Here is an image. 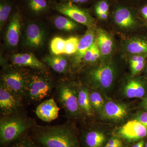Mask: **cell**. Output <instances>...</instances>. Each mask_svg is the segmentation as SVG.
I'll return each instance as SVG.
<instances>
[{"instance_id": "484cf974", "label": "cell", "mask_w": 147, "mask_h": 147, "mask_svg": "<svg viewBox=\"0 0 147 147\" xmlns=\"http://www.w3.org/2000/svg\"><path fill=\"white\" fill-rule=\"evenodd\" d=\"M55 24L57 28L66 31L73 30L77 27V25L74 21L63 16H58L55 18Z\"/></svg>"}, {"instance_id": "d6a6232c", "label": "cell", "mask_w": 147, "mask_h": 147, "mask_svg": "<svg viewBox=\"0 0 147 147\" xmlns=\"http://www.w3.org/2000/svg\"><path fill=\"white\" fill-rule=\"evenodd\" d=\"M131 119L137 120L147 127V111L136 110L131 117Z\"/></svg>"}, {"instance_id": "f35d334b", "label": "cell", "mask_w": 147, "mask_h": 147, "mask_svg": "<svg viewBox=\"0 0 147 147\" xmlns=\"http://www.w3.org/2000/svg\"><path fill=\"white\" fill-rule=\"evenodd\" d=\"M144 69L145 74H146V76H145V77H146V78H147V63H146V66H145Z\"/></svg>"}, {"instance_id": "ffe728a7", "label": "cell", "mask_w": 147, "mask_h": 147, "mask_svg": "<svg viewBox=\"0 0 147 147\" xmlns=\"http://www.w3.org/2000/svg\"><path fill=\"white\" fill-rule=\"evenodd\" d=\"M114 19L117 25L123 28H133L136 24V21L133 13L126 7L118 8L115 11Z\"/></svg>"}, {"instance_id": "60d3db41", "label": "cell", "mask_w": 147, "mask_h": 147, "mask_svg": "<svg viewBox=\"0 0 147 147\" xmlns=\"http://www.w3.org/2000/svg\"><path fill=\"white\" fill-rule=\"evenodd\" d=\"M89 0H80V3H85L87 2Z\"/></svg>"}, {"instance_id": "2e32d148", "label": "cell", "mask_w": 147, "mask_h": 147, "mask_svg": "<svg viewBox=\"0 0 147 147\" xmlns=\"http://www.w3.org/2000/svg\"><path fill=\"white\" fill-rule=\"evenodd\" d=\"M12 62L14 65L27 67L40 70L45 69L46 66L31 53H19L12 57Z\"/></svg>"}, {"instance_id": "e575fe53", "label": "cell", "mask_w": 147, "mask_h": 147, "mask_svg": "<svg viewBox=\"0 0 147 147\" xmlns=\"http://www.w3.org/2000/svg\"><path fill=\"white\" fill-rule=\"evenodd\" d=\"M137 110L147 111V95L140 100V102L137 105Z\"/></svg>"}, {"instance_id": "1f68e13d", "label": "cell", "mask_w": 147, "mask_h": 147, "mask_svg": "<svg viewBox=\"0 0 147 147\" xmlns=\"http://www.w3.org/2000/svg\"><path fill=\"white\" fill-rule=\"evenodd\" d=\"M129 145V144L113 133L105 147H128Z\"/></svg>"}, {"instance_id": "d4e9b609", "label": "cell", "mask_w": 147, "mask_h": 147, "mask_svg": "<svg viewBox=\"0 0 147 147\" xmlns=\"http://www.w3.org/2000/svg\"><path fill=\"white\" fill-rule=\"evenodd\" d=\"M100 55V51L98 47L96 40H95L91 47H90L85 54L82 62L84 61L85 63L95 65L97 64L96 62L101 57Z\"/></svg>"}, {"instance_id": "277c9868", "label": "cell", "mask_w": 147, "mask_h": 147, "mask_svg": "<svg viewBox=\"0 0 147 147\" xmlns=\"http://www.w3.org/2000/svg\"><path fill=\"white\" fill-rule=\"evenodd\" d=\"M15 114L3 116L0 120V142L2 146L16 141L29 129L34 126V121L25 116Z\"/></svg>"}, {"instance_id": "ba28073f", "label": "cell", "mask_w": 147, "mask_h": 147, "mask_svg": "<svg viewBox=\"0 0 147 147\" xmlns=\"http://www.w3.org/2000/svg\"><path fill=\"white\" fill-rule=\"evenodd\" d=\"M113 134L129 144L147 138V127L134 119L116 127Z\"/></svg>"}, {"instance_id": "83f0119b", "label": "cell", "mask_w": 147, "mask_h": 147, "mask_svg": "<svg viewBox=\"0 0 147 147\" xmlns=\"http://www.w3.org/2000/svg\"><path fill=\"white\" fill-rule=\"evenodd\" d=\"M32 137L24 134L15 141L11 147H41Z\"/></svg>"}, {"instance_id": "9c48e42d", "label": "cell", "mask_w": 147, "mask_h": 147, "mask_svg": "<svg viewBox=\"0 0 147 147\" xmlns=\"http://www.w3.org/2000/svg\"><path fill=\"white\" fill-rule=\"evenodd\" d=\"M53 83L48 76L33 74L28 77L26 96L33 101H40L52 90Z\"/></svg>"}, {"instance_id": "d590c367", "label": "cell", "mask_w": 147, "mask_h": 147, "mask_svg": "<svg viewBox=\"0 0 147 147\" xmlns=\"http://www.w3.org/2000/svg\"><path fill=\"white\" fill-rule=\"evenodd\" d=\"M146 139H142L133 144H129L128 147H144L145 141Z\"/></svg>"}, {"instance_id": "3957f363", "label": "cell", "mask_w": 147, "mask_h": 147, "mask_svg": "<svg viewBox=\"0 0 147 147\" xmlns=\"http://www.w3.org/2000/svg\"><path fill=\"white\" fill-rule=\"evenodd\" d=\"M136 110L137 105L131 102L107 98L104 108L95 120L116 127L131 119Z\"/></svg>"}, {"instance_id": "cb8c5ba5", "label": "cell", "mask_w": 147, "mask_h": 147, "mask_svg": "<svg viewBox=\"0 0 147 147\" xmlns=\"http://www.w3.org/2000/svg\"><path fill=\"white\" fill-rule=\"evenodd\" d=\"M147 55H136L129 59V63L131 75L138 76L144 69Z\"/></svg>"}, {"instance_id": "603a6c76", "label": "cell", "mask_w": 147, "mask_h": 147, "mask_svg": "<svg viewBox=\"0 0 147 147\" xmlns=\"http://www.w3.org/2000/svg\"><path fill=\"white\" fill-rule=\"evenodd\" d=\"M126 50L133 55H147V40L140 38L130 40L127 43Z\"/></svg>"}, {"instance_id": "f1b7e54d", "label": "cell", "mask_w": 147, "mask_h": 147, "mask_svg": "<svg viewBox=\"0 0 147 147\" xmlns=\"http://www.w3.org/2000/svg\"><path fill=\"white\" fill-rule=\"evenodd\" d=\"M12 10L11 5L5 1H2L0 3V24L1 27L7 20Z\"/></svg>"}, {"instance_id": "9a60e30c", "label": "cell", "mask_w": 147, "mask_h": 147, "mask_svg": "<svg viewBox=\"0 0 147 147\" xmlns=\"http://www.w3.org/2000/svg\"><path fill=\"white\" fill-rule=\"evenodd\" d=\"M21 27V15L16 12L12 16L6 34V41L10 47H15L18 44Z\"/></svg>"}, {"instance_id": "7402d4cb", "label": "cell", "mask_w": 147, "mask_h": 147, "mask_svg": "<svg viewBox=\"0 0 147 147\" xmlns=\"http://www.w3.org/2000/svg\"><path fill=\"white\" fill-rule=\"evenodd\" d=\"M45 61L53 70L60 73H65L69 69V63L67 59L59 55L50 56L45 59Z\"/></svg>"}, {"instance_id": "7c38bea8", "label": "cell", "mask_w": 147, "mask_h": 147, "mask_svg": "<svg viewBox=\"0 0 147 147\" xmlns=\"http://www.w3.org/2000/svg\"><path fill=\"white\" fill-rule=\"evenodd\" d=\"M22 97L1 84L0 110L3 116L15 114L22 105Z\"/></svg>"}, {"instance_id": "8992f818", "label": "cell", "mask_w": 147, "mask_h": 147, "mask_svg": "<svg viewBox=\"0 0 147 147\" xmlns=\"http://www.w3.org/2000/svg\"><path fill=\"white\" fill-rule=\"evenodd\" d=\"M78 86L71 82H63L57 91L58 102L72 121L81 120L85 118L78 104Z\"/></svg>"}, {"instance_id": "4dcf8cb0", "label": "cell", "mask_w": 147, "mask_h": 147, "mask_svg": "<svg viewBox=\"0 0 147 147\" xmlns=\"http://www.w3.org/2000/svg\"><path fill=\"white\" fill-rule=\"evenodd\" d=\"M28 4L31 10L36 13L44 11L47 6L46 0H29Z\"/></svg>"}, {"instance_id": "ab89813d", "label": "cell", "mask_w": 147, "mask_h": 147, "mask_svg": "<svg viewBox=\"0 0 147 147\" xmlns=\"http://www.w3.org/2000/svg\"><path fill=\"white\" fill-rule=\"evenodd\" d=\"M70 1L74 3H80V0H69Z\"/></svg>"}, {"instance_id": "e0dca14e", "label": "cell", "mask_w": 147, "mask_h": 147, "mask_svg": "<svg viewBox=\"0 0 147 147\" xmlns=\"http://www.w3.org/2000/svg\"><path fill=\"white\" fill-rule=\"evenodd\" d=\"M90 88L84 86H78V102L79 108L85 117L94 119V112L92 108L89 97Z\"/></svg>"}, {"instance_id": "836d02e7", "label": "cell", "mask_w": 147, "mask_h": 147, "mask_svg": "<svg viewBox=\"0 0 147 147\" xmlns=\"http://www.w3.org/2000/svg\"><path fill=\"white\" fill-rule=\"evenodd\" d=\"M109 5L105 1H102L97 3L95 6V12L97 15L101 13H108Z\"/></svg>"}, {"instance_id": "74e56055", "label": "cell", "mask_w": 147, "mask_h": 147, "mask_svg": "<svg viewBox=\"0 0 147 147\" xmlns=\"http://www.w3.org/2000/svg\"><path fill=\"white\" fill-rule=\"evenodd\" d=\"M108 13H99V14L97 15V16L100 19H102V20H105L108 18Z\"/></svg>"}, {"instance_id": "8fae6325", "label": "cell", "mask_w": 147, "mask_h": 147, "mask_svg": "<svg viewBox=\"0 0 147 147\" xmlns=\"http://www.w3.org/2000/svg\"><path fill=\"white\" fill-rule=\"evenodd\" d=\"M55 9L74 21L86 26L88 28H94V20L90 13L71 3L58 4Z\"/></svg>"}, {"instance_id": "4316f807", "label": "cell", "mask_w": 147, "mask_h": 147, "mask_svg": "<svg viewBox=\"0 0 147 147\" xmlns=\"http://www.w3.org/2000/svg\"><path fill=\"white\" fill-rule=\"evenodd\" d=\"M66 40L60 37H55L53 38L50 44L52 53L55 55L64 54Z\"/></svg>"}, {"instance_id": "b9f144b4", "label": "cell", "mask_w": 147, "mask_h": 147, "mask_svg": "<svg viewBox=\"0 0 147 147\" xmlns=\"http://www.w3.org/2000/svg\"><path fill=\"white\" fill-rule=\"evenodd\" d=\"M144 147H147V138L145 139Z\"/></svg>"}, {"instance_id": "7a4b0ae2", "label": "cell", "mask_w": 147, "mask_h": 147, "mask_svg": "<svg viewBox=\"0 0 147 147\" xmlns=\"http://www.w3.org/2000/svg\"><path fill=\"white\" fill-rule=\"evenodd\" d=\"M119 74L118 67L111 61H105L92 65L86 71L82 85L97 90L108 98H113Z\"/></svg>"}, {"instance_id": "5bb4252c", "label": "cell", "mask_w": 147, "mask_h": 147, "mask_svg": "<svg viewBox=\"0 0 147 147\" xmlns=\"http://www.w3.org/2000/svg\"><path fill=\"white\" fill-rule=\"evenodd\" d=\"M96 39V33L94 28H88L84 36L79 40L78 50L75 53L74 62L76 66L82 62L84 55L91 47Z\"/></svg>"}, {"instance_id": "f546056e", "label": "cell", "mask_w": 147, "mask_h": 147, "mask_svg": "<svg viewBox=\"0 0 147 147\" xmlns=\"http://www.w3.org/2000/svg\"><path fill=\"white\" fill-rule=\"evenodd\" d=\"M79 40L76 37H71L66 40L64 54L68 55L75 54L78 50Z\"/></svg>"}, {"instance_id": "52a82bcc", "label": "cell", "mask_w": 147, "mask_h": 147, "mask_svg": "<svg viewBox=\"0 0 147 147\" xmlns=\"http://www.w3.org/2000/svg\"><path fill=\"white\" fill-rule=\"evenodd\" d=\"M147 95V78L145 76L125 77L116 89L113 98L125 101L141 100Z\"/></svg>"}, {"instance_id": "5b68a950", "label": "cell", "mask_w": 147, "mask_h": 147, "mask_svg": "<svg viewBox=\"0 0 147 147\" xmlns=\"http://www.w3.org/2000/svg\"><path fill=\"white\" fill-rule=\"evenodd\" d=\"M115 127L96 120L84 125L79 131L81 147H105Z\"/></svg>"}, {"instance_id": "4fadbf2b", "label": "cell", "mask_w": 147, "mask_h": 147, "mask_svg": "<svg viewBox=\"0 0 147 147\" xmlns=\"http://www.w3.org/2000/svg\"><path fill=\"white\" fill-rule=\"evenodd\" d=\"M59 109L53 98L44 100L37 107L35 113L37 117L46 122H50L57 118Z\"/></svg>"}, {"instance_id": "44dd1931", "label": "cell", "mask_w": 147, "mask_h": 147, "mask_svg": "<svg viewBox=\"0 0 147 147\" xmlns=\"http://www.w3.org/2000/svg\"><path fill=\"white\" fill-rule=\"evenodd\" d=\"M89 97L92 108L94 112V119H95L104 108L107 97L99 91L90 88Z\"/></svg>"}, {"instance_id": "d6986e66", "label": "cell", "mask_w": 147, "mask_h": 147, "mask_svg": "<svg viewBox=\"0 0 147 147\" xmlns=\"http://www.w3.org/2000/svg\"><path fill=\"white\" fill-rule=\"evenodd\" d=\"M96 44L102 58L109 56L113 50L114 42L112 37L105 31L101 29L98 30L96 33Z\"/></svg>"}, {"instance_id": "8d00e7d4", "label": "cell", "mask_w": 147, "mask_h": 147, "mask_svg": "<svg viewBox=\"0 0 147 147\" xmlns=\"http://www.w3.org/2000/svg\"><path fill=\"white\" fill-rule=\"evenodd\" d=\"M141 12L145 19L147 20V5H145L142 9Z\"/></svg>"}, {"instance_id": "30bf717a", "label": "cell", "mask_w": 147, "mask_h": 147, "mask_svg": "<svg viewBox=\"0 0 147 147\" xmlns=\"http://www.w3.org/2000/svg\"><path fill=\"white\" fill-rule=\"evenodd\" d=\"M28 76L19 70H9L1 75V84L23 98L26 96Z\"/></svg>"}, {"instance_id": "ac0fdd59", "label": "cell", "mask_w": 147, "mask_h": 147, "mask_svg": "<svg viewBox=\"0 0 147 147\" xmlns=\"http://www.w3.org/2000/svg\"><path fill=\"white\" fill-rule=\"evenodd\" d=\"M44 40V32L38 26L32 24L28 26L26 30V42L28 46L39 47L42 45Z\"/></svg>"}, {"instance_id": "6da1fadb", "label": "cell", "mask_w": 147, "mask_h": 147, "mask_svg": "<svg viewBox=\"0 0 147 147\" xmlns=\"http://www.w3.org/2000/svg\"><path fill=\"white\" fill-rule=\"evenodd\" d=\"M32 138L42 147H81L74 122L52 126L33 127Z\"/></svg>"}]
</instances>
